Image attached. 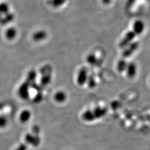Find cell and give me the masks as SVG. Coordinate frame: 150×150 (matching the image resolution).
I'll use <instances>...</instances> for the list:
<instances>
[{"mask_svg": "<svg viewBox=\"0 0 150 150\" xmlns=\"http://www.w3.org/2000/svg\"><path fill=\"white\" fill-rule=\"evenodd\" d=\"M135 36L136 34L134 31H129L127 32L121 41L120 42L119 47L121 48H126L132 42V40L135 38Z\"/></svg>", "mask_w": 150, "mask_h": 150, "instance_id": "obj_1", "label": "cell"}, {"mask_svg": "<svg viewBox=\"0 0 150 150\" xmlns=\"http://www.w3.org/2000/svg\"><path fill=\"white\" fill-rule=\"evenodd\" d=\"M87 74H88V72L86 67L81 68L79 71L77 81L79 85L82 86L87 83V81L88 77Z\"/></svg>", "mask_w": 150, "mask_h": 150, "instance_id": "obj_2", "label": "cell"}, {"mask_svg": "<svg viewBox=\"0 0 150 150\" xmlns=\"http://www.w3.org/2000/svg\"><path fill=\"white\" fill-rule=\"evenodd\" d=\"M139 42H131L124 50L122 52V56L124 58H127L132 55V54L134 52V51L139 47Z\"/></svg>", "mask_w": 150, "mask_h": 150, "instance_id": "obj_3", "label": "cell"}, {"mask_svg": "<svg viewBox=\"0 0 150 150\" xmlns=\"http://www.w3.org/2000/svg\"><path fill=\"white\" fill-rule=\"evenodd\" d=\"M126 71L127 75L129 78H134L136 75L137 72L136 65L134 62H129V64H127Z\"/></svg>", "mask_w": 150, "mask_h": 150, "instance_id": "obj_4", "label": "cell"}, {"mask_svg": "<svg viewBox=\"0 0 150 150\" xmlns=\"http://www.w3.org/2000/svg\"><path fill=\"white\" fill-rule=\"evenodd\" d=\"M93 113L94 116L95 118H101L102 117L105 116L107 113V110L106 108H102V107H97L95 108L93 111H92Z\"/></svg>", "mask_w": 150, "mask_h": 150, "instance_id": "obj_5", "label": "cell"}, {"mask_svg": "<svg viewBox=\"0 0 150 150\" xmlns=\"http://www.w3.org/2000/svg\"><path fill=\"white\" fill-rule=\"evenodd\" d=\"M144 24L141 21H137L134 25V32L136 35H140L144 31Z\"/></svg>", "mask_w": 150, "mask_h": 150, "instance_id": "obj_6", "label": "cell"}, {"mask_svg": "<svg viewBox=\"0 0 150 150\" xmlns=\"http://www.w3.org/2000/svg\"><path fill=\"white\" fill-rule=\"evenodd\" d=\"M82 117L83 120H85V121H87V122L92 121L96 119L94 116V115H93V113L92 112V111H90V110H87L85 112H83V113L82 114Z\"/></svg>", "mask_w": 150, "mask_h": 150, "instance_id": "obj_7", "label": "cell"}, {"mask_svg": "<svg viewBox=\"0 0 150 150\" xmlns=\"http://www.w3.org/2000/svg\"><path fill=\"white\" fill-rule=\"evenodd\" d=\"M66 99V95L64 92L59 91L57 92L54 95V100L59 103L64 102Z\"/></svg>", "mask_w": 150, "mask_h": 150, "instance_id": "obj_8", "label": "cell"}, {"mask_svg": "<svg viewBox=\"0 0 150 150\" xmlns=\"http://www.w3.org/2000/svg\"><path fill=\"white\" fill-rule=\"evenodd\" d=\"M127 64L125 59H120L117 64V69L118 72H122L124 71H126L127 68Z\"/></svg>", "mask_w": 150, "mask_h": 150, "instance_id": "obj_9", "label": "cell"}, {"mask_svg": "<svg viewBox=\"0 0 150 150\" xmlns=\"http://www.w3.org/2000/svg\"><path fill=\"white\" fill-rule=\"evenodd\" d=\"M47 36V34L45 32L43 31H40L38 32H36L34 35H33V38L36 41H40L45 39Z\"/></svg>", "mask_w": 150, "mask_h": 150, "instance_id": "obj_10", "label": "cell"}, {"mask_svg": "<svg viewBox=\"0 0 150 150\" xmlns=\"http://www.w3.org/2000/svg\"><path fill=\"white\" fill-rule=\"evenodd\" d=\"M16 33H17V32H16L15 28H10L7 30L6 33V37L7 38L11 40V39H13L15 38Z\"/></svg>", "mask_w": 150, "mask_h": 150, "instance_id": "obj_11", "label": "cell"}, {"mask_svg": "<svg viewBox=\"0 0 150 150\" xmlns=\"http://www.w3.org/2000/svg\"><path fill=\"white\" fill-rule=\"evenodd\" d=\"M87 83L88 84V87H90V88H93L96 86V82L95 79L93 75H90L88 77Z\"/></svg>", "mask_w": 150, "mask_h": 150, "instance_id": "obj_12", "label": "cell"}, {"mask_svg": "<svg viewBox=\"0 0 150 150\" xmlns=\"http://www.w3.org/2000/svg\"><path fill=\"white\" fill-rule=\"evenodd\" d=\"M86 60H87V62L91 65H95L96 64L97 62V59L96 56L92 54H90L87 56Z\"/></svg>", "mask_w": 150, "mask_h": 150, "instance_id": "obj_13", "label": "cell"}, {"mask_svg": "<svg viewBox=\"0 0 150 150\" xmlns=\"http://www.w3.org/2000/svg\"><path fill=\"white\" fill-rule=\"evenodd\" d=\"M9 11V7L6 3H2L0 4V13L6 14Z\"/></svg>", "mask_w": 150, "mask_h": 150, "instance_id": "obj_14", "label": "cell"}, {"mask_svg": "<svg viewBox=\"0 0 150 150\" xmlns=\"http://www.w3.org/2000/svg\"><path fill=\"white\" fill-rule=\"evenodd\" d=\"M30 116H31L30 113L28 111H25L22 113L20 118L22 121L25 122L28 120V119L30 117Z\"/></svg>", "mask_w": 150, "mask_h": 150, "instance_id": "obj_15", "label": "cell"}, {"mask_svg": "<svg viewBox=\"0 0 150 150\" xmlns=\"http://www.w3.org/2000/svg\"><path fill=\"white\" fill-rule=\"evenodd\" d=\"M66 0H53L52 4L54 7H59L60 6L64 4Z\"/></svg>", "mask_w": 150, "mask_h": 150, "instance_id": "obj_16", "label": "cell"}, {"mask_svg": "<svg viewBox=\"0 0 150 150\" xmlns=\"http://www.w3.org/2000/svg\"><path fill=\"white\" fill-rule=\"evenodd\" d=\"M119 106H120V103L117 101L112 102V103L111 105V107H112L113 110L117 109Z\"/></svg>", "mask_w": 150, "mask_h": 150, "instance_id": "obj_17", "label": "cell"}, {"mask_svg": "<svg viewBox=\"0 0 150 150\" xmlns=\"http://www.w3.org/2000/svg\"><path fill=\"white\" fill-rule=\"evenodd\" d=\"M136 0H128L127 1V6L128 7H130L132 5L134 4V2Z\"/></svg>", "mask_w": 150, "mask_h": 150, "instance_id": "obj_18", "label": "cell"}, {"mask_svg": "<svg viewBox=\"0 0 150 150\" xmlns=\"http://www.w3.org/2000/svg\"><path fill=\"white\" fill-rule=\"evenodd\" d=\"M16 150H26V147L25 145H22L19 147Z\"/></svg>", "mask_w": 150, "mask_h": 150, "instance_id": "obj_19", "label": "cell"}, {"mask_svg": "<svg viewBox=\"0 0 150 150\" xmlns=\"http://www.w3.org/2000/svg\"><path fill=\"white\" fill-rule=\"evenodd\" d=\"M111 0H102V2L105 5H108V4H110Z\"/></svg>", "mask_w": 150, "mask_h": 150, "instance_id": "obj_20", "label": "cell"}]
</instances>
